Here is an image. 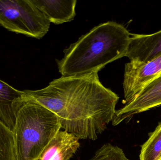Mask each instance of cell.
Wrapping results in <instances>:
<instances>
[{
	"mask_svg": "<svg viewBox=\"0 0 161 160\" xmlns=\"http://www.w3.org/2000/svg\"><path fill=\"white\" fill-rule=\"evenodd\" d=\"M79 140L72 133L60 130L36 160H70L80 148Z\"/></svg>",
	"mask_w": 161,
	"mask_h": 160,
	"instance_id": "8",
	"label": "cell"
},
{
	"mask_svg": "<svg viewBox=\"0 0 161 160\" xmlns=\"http://www.w3.org/2000/svg\"><path fill=\"white\" fill-rule=\"evenodd\" d=\"M159 160H161V156L160 158V159H159Z\"/></svg>",
	"mask_w": 161,
	"mask_h": 160,
	"instance_id": "14",
	"label": "cell"
},
{
	"mask_svg": "<svg viewBox=\"0 0 161 160\" xmlns=\"http://www.w3.org/2000/svg\"><path fill=\"white\" fill-rule=\"evenodd\" d=\"M130 35L115 22L100 23L64 50L63 58L56 60L58 71L63 77L98 73L109 63L126 56Z\"/></svg>",
	"mask_w": 161,
	"mask_h": 160,
	"instance_id": "2",
	"label": "cell"
},
{
	"mask_svg": "<svg viewBox=\"0 0 161 160\" xmlns=\"http://www.w3.org/2000/svg\"><path fill=\"white\" fill-rule=\"evenodd\" d=\"M50 24L32 0H0V25L8 31L40 39Z\"/></svg>",
	"mask_w": 161,
	"mask_h": 160,
	"instance_id": "4",
	"label": "cell"
},
{
	"mask_svg": "<svg viewBox=\"0 0 161 160\" xmlns=\"http://www.w3.org/2000/svg\"><path fill=\"white\" fill-rule=\"evenodd\" d=\"M24 95L23 91L17 90L0 80V121L12 131L16 113Z\"/></svg>",
	"mask_w": 161,
	"mask_h": 160,
	"instance_id": "9",
	"label": "cell"
},
{
	"mask_svg": "<svg viewBox=\"0 0 161 160\" xmlns=\"http://www.w3.org/2000/svg\"><path fill=\"white\" fill-rule=\"evenodd\" d=\"M161 105V74L148 84L129 103L116 110L112 121L113 126H117L129 121L135 115Z\"/></svg>",
	"mask_w": 161,
	"mask_h": 160,
	"instance_id": "6",
	"label": "cell"
},
{
	"mask_svg": "<svg viewBox=\"0 0 161 160\" xmlns=\"http://www.w3.org/2000/svg\"><path fill=\"white\" fill-rule=\"evenodd\" d=\"M161 74V55L145 64L125 65L123 83L125 104L132 101L140 93Z\"/></svg>",
	"mask_w": 161,
	"mask_h": 160,
	"instance_id": "5",
	"label": "cell"
},
{
	"mask_svg": "<svg viewBox=\"0 0 161 160\" xmlns=\"http://www.w3.org/2000/svg\"><path fill=\"white\" fill-rule=\"evenodd\" d=\"M0 160H15L14 134L0 121Z\"/></svg>",
	"mask_w": 161,
	"mask_h": 160,
	"instance_id": "12",
	"label": "cell"
},
{
	"mask_svg": "<svg viewBox=\"0 0 161 160\" xmlns=\"http://www.w3.org/2000/svg\"><path fill=\"white\" fill-rule=\"evenodd\" d=\"M89 160H129L122 148L111 144L103 145Z\"/></svg>",
	"mask_w": 161,
	"mask_h": 160,
	"instance_id": "13",
	"label": "cell"
},
{
	"mask_svg": "<svg viewBox=\"0 0 161 160\" xmlns=\"http://www.w3.org/2000/svg\"><path fill=\"white\" fill-rule=\"evenodd\" d=\"M27 96L53 112L61 128L79 139L95 141L115 114L119 97L100 82L98 73L62 77Z\"/></svg>",
	"mask_w": 161,
	"mask_h": 160,
	"instance_id": "1",
	"label": "cell"
},
{
	"mask_svg": "<svg viewBox=\"0 0 161 160\" xmlns=\"http://www.w3.org/2000/svg\"><path fill=\"white\" fill-rule=\"evenodd\" d=\"M161 156V123L142 146L140 160H159Z\"/></svg>",
	"mask_w": 161,
	"mask_h": 160,
	"instance_id": "11",
	"label": "cell"
},
{
	"mask_svg": "<svg viewBox=\"0 0 161 160\" xmlns=\"http://www.w3.org/2000/svg\"><path fill=\"white\" fill-rule=\"evenodd\" d=\"M61 129L55 114L25 94L13 131L15 160H36Z\"/></svg>",
	"mask_w": 161,
	"mask_h": 160,
	"instance_id": "3",
	"label": "cell"
},
{
	"mask_svg": "<svg viewBox=\"0 0 161 160\" xmlns=\"http://www.w3.org/2000/svg\"><path fill=\"white\" fill-rule=\"evenodd\" d=\"M50 22L55 24L71 21L74 19L76 0H32Z\"/></svg>",
	"mask_w": 161,
	"mask_h": 160,
	"instance_id": "10",
	"label": "cell"
},
{
	"mask_svg": "<svg viewBox=\"0 0 161 160\" xmlns=\"http://www.w3.org/2000/svg\"><path fill=\"white\" fill-rule=\"evenodd\" d=\"M161 55V30L150 34H131L126 56L131 64H145Z\"/></svg>",
	"mask_w": 161,
	"mask_h": 160,
	"instance_id": "7",
	"label": "cell"
}]
</instances>
